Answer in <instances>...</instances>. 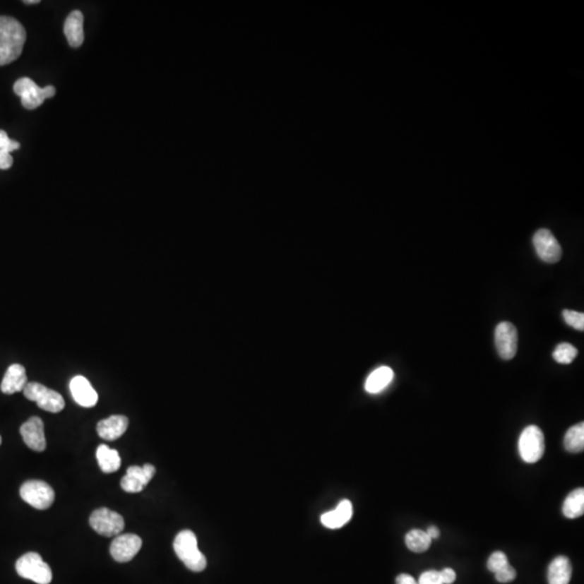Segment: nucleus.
Listing matches in <instances>:
<instances>
[{
	"label": "nucleus",
	"mask_w": 584,
	"mask_h": 584,
	"mask_svg": "<svg viewBox=\"0 0 584 584\" xmlns=\"http://www.w3.org/2000/svg\"><path fill=\"white\" fill-rule=\"evenodd\" d=\"M535 249L542 261L547 263H556L561 260L563 250L555 236L547 229L537 231L534 235Z\"/></svg>",
	"instance_id": "nucleus-9"
},
{
	"label": "nucleus",
	"mask_w": 584,
	"mask_h": 584,
	"mask_svg": "<svg viewBox=\"0 0 584 584\" xmlns=\"http://www.w3.org/2000/svg\"><path fill=\"white\" fill-rule=\"evenodd\" d=\"M97 459L100 469L107 474L118 471L121 465L119 453L115 449L109 448V446L105 443L97 447Z\"/></svg>",
	"instance_id": "nucleus-21"
},
{
	"label": "nucleus",
	"mask_w": 584,
	"mask_h": 584,
	"mask_svg": "<svg viewBox=\"0 0 584 584\" xmlns=\"http://www.w3.org/2000/svg\"><path fill=\"white\" fill-rule=\"evenodd\" d=\"M520 458L527 463H536L544 455V435L540 427L529 425L523 431L518 439Z\"/></svg>",
	"instance_id": "nucleus-5"
},
{
	"label": "nucleus",
	"mask_w": 584,
	"mask_h": 584,
	"mask_svg": "<svg viewBox=\"0 0 584 584\" xmlns=\"http://www.w3.org/2000/svg\"><path fill=\"white\" fill-rule=\"evenodd\" d=\"M439 575H441V579L443 584H453L455 581V578H457L455 571L451 568L443 569V571H439Z\"/></svg>",
	"instance_id": "nucleus-31"
},
{
	"label": "nucleus",
	"mask_w": 584,
	"mask_h": 584,
	"mask_svg": "<svg viewBox=\"0 0 584 584\" xmlns=\"http://www.w3.org/2000/svg\"><path fill=\"white\" fill-rule=\"evenodd\" d=\"M70 390L73 398L79 406L91 408L97 405L99 400L97 393L85 376H74L70 382Z\"/></svg>",
	"instance_id": "nucleus-14"
},
{
	"label": "nucleus",
	"mask_w": 584,
	"mask_h": 584,
	"mask_svg": "<svg viewBox=\"0 0 584 584\" xmlns=\"http://www.w3.org/2000/svg\"><path fill=\"white\" fill-rule=\"evenodd\" d=\"M396 584H419L412 576L402 573L396 578Z\"/></svg>",
	"instance_id": "nucleus-33"
},
{
	"label": "nucleus",
	"mask_w": 584,
	"mask_h": 584,
	"mask_svg": "<svg viewBox=\"0 0 584 584\" xmlns=\"http://www.w3.org/2000/svg\"><path fill=\"white\" fill-rule=\"evenodd\" d=\"M12 165H13V158H12L11 154L0 150V169L7 170Z\"/></svg>",
	"instance_id": "nucleus-32"
},
{
	"label": "nucleus",
	"mask_w": 584,
	"mask_h": 584,
	"mask_svg": "<svg viewBox=\"0 0 584 584\" xmlns=\"http://www.w3.org/2000/svg\"><path fill=\"white\" fill-rule=\"evenodd\" d=\"M563 317L567 325L571 326L573 328L577 329V330H584L583 313L576 312V311L565 310L563 312Z\"/></svg>",
	"instance_id": "nucleus-26"
},
{
	"label": "nucleus",
	"mask_w": 584,
	"mask_h": 584,
	"mask_svg": "<svg viewBox=\"0 0 584 584\" xmlns=\"http://www.w3.org/2000/svg\"><path fill=\"white\" fill-rule=\"evenodd\" d=\"M20 148V143L18 141L9 139L7 132L0 130V150L1 152L11 153Z\"/></svg>",
	"instance_id": "nucleus-28"
},
{
	"label": "nucleus",
	"mask_w": 584,
	"mask_h": 584,
	"mask_svg": "<svg viewBox=\"0 0 584 584\" xmlns=\"http://www.w3.org/2000/svg\"><path fill=\"white\" fill-rule=\"evenodd\" d=\"M26 30L18 20L0 16V65L10 64L22 54Z\"/></svg>",
	"instance_id": "nucleus-1"
},
{
	"label": "nucleus",
	"mask_w": 584,
	"mask_h": 584,
	"mask_svg": "<svg viewBox=\"0 0 584 584\" xmlns=\"http://www.w3.org/2000/svg\"><path fill=\"white\" fill-rule=\"evenodd\" d=\"M407 547L415 553H423L432 544V539L427 536V531L414 529L406 535Z\"/></svg>",
	"instance_id": "nucleus-24"
},
{
	"label": "nucleus",
	"mask_w": 584,
	"mask_h": 584,
	"mask_svg": "<svg viewBox=\"0 0 584 584\" xmlns=\"http://www.w3.org/2000/svg\"><path fill=\"white\" fill-rule=\"evenodd\" d=\"M174 552L187 568L201 573L207 567V559L199 551L196 535L191 530H182L177 535L174 542Z\"/></svg>",
	"instance_id": "nucleus-2"
},
{
	"label": "nucleus",
	"mask_w": 584,
	"mask_h": 584,
	"mask_svg": "<svg viewBox=\"0 0 584 584\" xmlns=\"http://www.w3.org/2000/svg\"><path fill=\"white\" fill-rule=\"evenodd\" d=\"M394 372L390 367L382 366L371 372L366 380L365 390L370 394H378L390 386Z\"/></svg>",
	"instance_id": "nucleus-20"
},
{
	"label": "nucleus",
	"mask_w": 584,
	"mask_h": 584,
	"mask_svg": "<svg viewBox=\"0 0 584 584\" xmlns=\"http://www.w3.org/2000/svg\"><path fill=\"white\" fill-rule=\"evenodd\" d=\"M563 513L567 518H578L584 514V489L578 488L566 498Z\"/></svg>",
	"instance_id": "nucleus-22"
},
{
	"label": "nucleus",
	"mask_w": 584,
	"mask_h": 584,
	"mask_svg": "<svg viewBox=\"0 0 584 584\" xmlns=\"http://www.w3.org/2000/svg\"><path fill=\"white\" fill-rule=\"evenodd\" d=\"M22 499L37 510H47L54 503V490L49 484L42 480H28L20 488Z\"/></svg>",
	"instance_id": "nucleus-7"
},
{
	"label": "nucleus",
	"mask_w": 584,
	"mask_h": 584,
	"mask_svg": "<svg viewBox=\"0 0 584 584\" xmlns=\"http://www.w3.org/2000/svg\"><path fill=\"white\" fill-rule=\"evenodd\" d=\"M23 393L28 400L35 402L42 410L58 414L64 409L65 402L62 395L38 382H30L26 384Z\"/></svg>",
	"instance_id": "nucleus-6"
},
{
	"label": "nucleus",
	"mask_w": 584,
	"mask_h": 584,
	"mask_svg": "<svg viewBox=\"0 0 584 584\" xmlns=\"http://www.w3.org/2000/svg\"><path fill=\"white\" fill-rule=\"evenodd\" d=\"M573 576V567L568 557L557 556L549 564L547 571L549 584H569Z\"/></svg>",
	"instance_id": "nucleus-19"
},
{
	"label": "nucleus",
	"mask_w": 584,
	"mask_h": 584,
	"mask_svg": "<svg viewBox=\"0 0 584 584\" xmlns=\"http://www.w3.org/2000/svg\"><path fill=\"white\" fill-rule=\"evenodd\" d=\"M577 355L578 350L571 343H566V342L557 345L556 349L553 352V358H554L555 362L559 364H564V365L573 363Z\"/></svg>",
	"instance_id": "nucleus-25"
},
{
	"label": "nucleus",
	"mask_w": 584,
	"mask_h": 584,
	"mask_svg": "<svg viewBox=\"0 0 584 584\" xmlns=\"http://www.w3.org/2000/svg\"><path fill=\"white\" fill-rule=\"evenodd\" d=\"M16 569L20 577L38 584H49L52 581L50 566L44 563L38 553H26L20 557L16 561Z\"/></svg>",
	"instance_id": "nucleus-3"
},
{
	"label": "nucleus",
	"mask_w": 584,
	"mask_h": 584,
	"mask_svg": "<svg viewBox=\"0 0 584 584\" xmlns=\"http://www.w3.org/2000/svg\"><path fill=\"white\" fill-rule=\"evenodd\" d=\"M64 34L67 42L73 48H78L85 40L83 34V16L78 10H75L67 16L64 23Z\"/></svg>",
	"instance_id": "nucleus-18"
},
{
	"label": "nucleus",
	"mask_w": 584,
	"mask_h": 584,
	"mask_svg": "<svg viewBox=\"0 0 584 584\" xmlns=\"http://www.w3.org/2000/svg\"><path fill=\"white\" fill-rule=\"evenodd\" d=\"M353 516V506L350 500H342L330 512L321 515V522L326 528L339 529L347 525Z\"/></svg>",
	"instance_id": "nucleus-17"
},
{
	"label": "nucleus",
	"mask_w": 584,
	"mask_h": 584,
	"mask_svg": "<svg viewBox=\"0 0 584 584\" xmlns=\"http://www.w3.org/2000/svg\"><path fill=\"white\" fill-rule=\"evenodd\" d=\"M494 341L500 357L504 360L512 359L518 352V329L508 321L500 323L496 326Z\"/></svg>",
	"instance_id": "nucleus-10"
},
{
	"label": "nucleus",
	"mask_w": 584,
	"mask_h": 584,
	"mask_svg": "<svg viewBox=\"0 0 584 584\" xmlns=\"http://www.w3.org/2000/svg\"><path fill=\"white\" fill-rule=\"evenodd\" d=\"M1 441H3V439H1V436H0V445H1Z\"/></svg>",
	"instance_id": "nucleus-36"
},
{
	"label": "nucleus",
	"mask_w": 584,
	"mask_h": 584,
	"mask_svg": "<svg viewBox=\"0 0 584 584\" xmlns=\"http://www.w3.org/2000/svg\"><path fill=\"white\" fill-rule=\"evenodd\" d=\"M565 448L569 453H578L584 449V423L580 422L573 425L567 431L564 439Z\"/></svg>",
	"instance_id": "nucleus-23"
},
{
	"label": "nucleus",
	"mask_w": 584,
	"mask_h": 584,
	"mask_svg": "<svg viewBox=\"0 0 584 584\" xmlns=\"http://www.w3.org/2000/svg\"><path fill=\"white\" fill-rule=\"evenodd\" d=\"M28 384L26 370L20 364H13L8 368L0 384V390L4 394L11 395L21 392Z\"/></svg>",
	"instance_id": "nucleus-16"
},
{
	"label": "nucleus",
	"mask_w": 584,
	"mask_h": 584,
	"mask_svg": "<svg viewBox=\"0 0 584 584\" xmlns=\"http://www.w3.org/2000/svg\"><path fill=\"white\" fill-rule=\"evenodd\" d=\"M23 3L28 4V5H32V4H40V0H25Z\"/></svg>",
	"instance_id": "nucleus-35"
},
{
	"label": "nucleus",
	"mask_w": 584,
	"mask_h": 584,
	"mask_svg": "<svg viewBox=\"0 0 584 584\" xmlns=\"http://www.w3.org/2000/svg\"><path fill=\"white\" fill-rule=\"evenodd\" d=\"M506 565H508V559L503 552L492 553L487 561V568L494 573L499 571Z\"/></svg>",
	"instance_id": "nucleus-27"
},
{
	"label": "nucleus",
	"mask_w": 584,
	"mask_h": 584,
	"mask_svg": "<svg viewBox=\"0 0 584 584\" xmlns=\"http://www.w3.org/2000/svg\"><path fill=\"white\" fill-rule=\"evenodd\" d=\"M156 469L154 465H145L143 467L132 465L127 470V474L121 478V482H120L121 489L129 494L141 492L154 477Z\"/></svg>",
	"instance_id": "nucleus-11"
},
{
	"label": "nucleus",
	"mask_w": 584,
	"mask_h": 584,
	"mask_svg": "<svg viewBox=\"0 0 584 584\" xmlns=\"http://www.w3.org/2000/svg\"><path fill=\"white\" fill-rule=\"evenodd\" d=\"M427 536L429 537V538L432 539V540H434V539L439 538V535H441V531H439V529L437 528V527L431 526L429 527V529H427Z\"/></svg>",
	"instance_id": "nucleus-34"
},
{
	"label": "nucleus",
	"mask_w": 584,
	"mask_h": 584,
	"mask_svg": "<svg viewBox=\"0 0 584 584\" xmlns=\"http://www.w3.org/2000/svg\"><path fill=\"white\" fill-rule=\"evenodd\" d=\"M13 90L16 95L21 97L22 105L28 109H37L44 103V100L54 97L56 93L54 85L40 88L35 81L28 77L16 81Z\"/></svg>",
	"instance_id": "nucleus-4"
},
{
	"label": "nucleus",
	"mask_w": 584,
	"mask_h": 584,
	"mask_svg": "<svg viewBox=\"0 0 584 584\" xmlns=\"http://www.w3.org/2000/svg\"><path fill=\"white\" fill-rule=\"evenodd\" d=\"M516 575H518L516 571H515L514 567H512L510 564L494 573L496 581L501 582V583H508V582L513 581V580L516 578Z\"/></svg>",
	"instance_id": "nucleus-29"
},
{
	"label": "nucleus",
	"mask_w": 584,
	"mask_h": 584,
	"mask_svg": "<svg viewBox=\"0 0 584 584\" xmlns=\"http://www.w3.org/2000/svg\"><path fill=\"white\" fill-rule=\"evenodd\" d=\"M142 547V540L133 534L118 535L109 547L112 557L118 563L131 561Z\"/></svg>",
	"instance_id": "nucleus-12"
},
{
	"label": "nucleus",
	"mask_w": 584,
	"mask_h": 584,
	"mask_svg": "<svg viewBox=\"0 0 584 584\" xmlns=\"http://www.w3.org/2000/svg\"><path fill=\"white\" fill-rule=\"evenodd\" d=\"M419 584H443L441 579L439 571H427L420 576Z\"/></svg>",
	"instance_id": "nucleus-30"
},
{
	"label": "nucleus",
	"mask_w": 584,
	"mask_h": 584,
	"mask_svg": "<svg viewBox=\"0 0 584 584\" xmlns=\"http://www.w3.org/2000/svg\"><path fill=\"white\" fill-rule=\"evenodd\" d=\"M89 523L95 532L109 538L121 534L125 528L123 516L107 508L95 510L91 514Z\"/></svg>",
	"instance_id": "nucleus-8"
},
{
	"label": "nucleus",
	"mask_w": 584,
	"mask_h": 584,
	"mask_svg": "<svg viewBox=\"0 0 584 584\" xmlns=\"http://www.w3.org/2000/svg\"><path fill=\"white\" fill-rule=\"evenodd\" d=\"M128 424H129V420L127 417L114 415L97 423V434L105 441H115L125 434Z\"/></svg>",
	"instance_id": "nucleus-15"
},
{
	"label": "nucleus",
	"mask_w": 584,
	"mask_h": 584,
	"mask_svg": "<svg viewBox=\"0 0 584 584\" xmlns=\"http://www.w3.org/2000/svg\"><path fill=\"white\" fill-rule=\"evenodd\" d=\"M24 443L28 448L42 453L46 449L47 441L44 436V425L42 419L32 417L20 429Z\"/></svg>",
	"instance_id": "nucleus-13"
}]
</instances>
